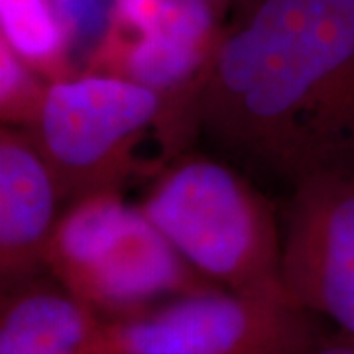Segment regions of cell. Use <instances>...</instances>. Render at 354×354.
<instances>
[{"label": "cell", "instance_id": "6da1fadb", "mask_svg": "<svg viewBox=\"0 0 354 354\" xmlns=\"http://www.w3.org/2000/svg\"><path fill=\"white\" fill-rule=\"evenodd\" d=\"M197 114L218 146L291 185L354 171V0H246Z\"/></svg>", "mask_w": 354, "mask_h": 354}, {"label": "cell", "instance_id": "7a4b0ae2", "mask_svg": "<svg viewBox=\"0 0 354 354\" xmlns=\"http://www.w3.org/2000/svg\"><path fill=\"white\" fill-rule=\"evenodd\" d=\"M140 209L181 258L218 288L290 297L274 209L234 169L205 158L181 160L153 183Z\"/></svg>", "mask_w": 354, "mask_h": 354}, {"label": "cell", "instance_id": "3957f363", "mask_svg": "<svg viewBox=\"0 0 354 354\" xmlns=\"http://www.w3.org/2000/svg\"><path fill=\"white\" fill-rule=\"evenodd\" d=\"M44 268L102 319L138 315L187 293L218 288L193 270L120 193L73 203L59 216Z\"/></svg>", "mask_w": 354, "mask_h": 354}, {"label": "cell", "instance_id": "277c9868", "mask_svg": "<svg viewBox=\"0 0 354 354\" xmlns=\"http://www.w3.org/2000/svg\"><path fill=\"white\" fill-rule=\"evenodd\" d=\"M165 106L127 79L81 73L51 83L38 122L26 130L50 167L59 199L71 205L120 193L140 169L138 146L150 128L162 130Z\"/></svg>", "mask_w": 354, "mask_h": 354}, {"label": "cell", "instance_id": "5b68a950", "mask_svg": "<svg viewBox=\"0 0 354 354\" xmlns=\"http://www.w3.org/2000/svg\"><path fill=\"white\" fill-rule=\"evenodd\" d=\"M333 330L291 301L225 288L106 321L109 354H304Z\"/></svg>", "mask_w": 354, "mask_h": 354}, {"label": "cell", "instance_id": "8992f818", "mask_svg": "<svg viewBox=\"0 0 354 354\" xmlns=\"http://www.w3.org/2000/svg\"><path fill=\"white\" fill-rule=\"evenodd\" d=\"M281 281L299 307L354 337V171H323L291 185Z\"/></svg>", "mask_w": 354, "mask_h": 354}, {"label": "cell", "instance_id": "52a82bcc", "mask_svg": "<svg viewBox=\"0 0 354 354\" xmlns=\"http://www.w3.org/2000/svg\"><path fill=\"white\" fill-rule=\"evenodd\" d=\"M59 191L26 130L0 132V276L2 290L26 283L44 266L59 221Z\"/></svg>", "mask_w": 354, "mask_h": 354}, {"label": "cell", "instance_id": "ba28073f", "mask_svg": "<svg viewBox=\"0 0 354 354\" xmlns=\"http://www.w3.org/2000/svg\"><path fill=\"white\" fill-rule=\"evenodd\" d=\"M104 325L64 288L26 281L4 291L0 354H109Z\"/></svg>", "mask_w": 354, "mask_h": 354}, {"label": "cell", "instance_id": "9c48e42d", "mask_svg": "<svg viewBox=\"0 0 354 354\" xmlns=\"http://www.w3.org/2000/svg\"><path fill=\"white\" fill-rule=\"evenodd\" d=\"M0 38L48 83L81 75L48 0H0Z\"/></svg>", "mask_w": 354, "mask_h": 354}, {"label": "cell", "instance_id": "30bf717a", "mask_svg": "<svg viewBox=\"0 0 354 354\" xmlns=\"http://www.w3.org/2000/svg\"><path fill=\"white\" fill-rule=\"evenodd\" d=\"M50 85L0 38V116L4 127L32 130L38 122Z\"/></svg>", "mask_w": 354, "mask_h": 354}, {"label": "cell", "instance_id": "8fae6325", "mask_svg": "<svg viewBox=\"0 0 354 354\" xmlns=\"http://www.w3.org/2000/svg\"><path fill=\"white\" fill-rule=\"evenodd\" d=\"M64 30L73 62L91 57L109 38L114 24V0H48Z\"/></svg>", "mask_w": 354, "mask_h": 354}, {"label": "cell", "instance_id": "7c38bea8", "mask_svg": "<svg viewBox=\"0 0 354 354\" xmlns=\"http://www.w3.org/2000/svg\"><path fill=\"white\" fill-rule=\"evenodd\" d=\"M304 354H354V337L335 329L329 337L317 342L313 348L305 351Z\"/></svg>", "mask_w": 354, "mask_h": 354}, {"label": "cell", "instance_id": "4fadbf2b", "mask_svg": "<svg viewBox=\"0 0 354 354\" xmlns=\"http://www.w3.org/2000/svg\"><path fill=\"white\" fill-rule=\"evenodd\" d=\"M207 2H211V4H215L216 8H218V6H223V4H227V2H230V0H207Z\"/></svg>", "mask_w": 354, "mask_h": 354}]
</instances>
